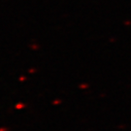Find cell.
Wrapping results in <instances>:
<instances>
[{"mask_svg":"<svg viewBox=\"0 0 131 131\" xmlns=\"http://www.w3.org/2000/svg\"><path fill=\"white\" fill-rule=\"evenodd\" d=\"M24 107V105H18V106H16V108H18V109H19V108H23Z\"/></svg>","mask_w":131,"mask_h":131,"instance_id":"6da1fadb","label":"cell"}]
</instances>
